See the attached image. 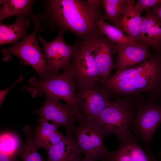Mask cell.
<instances>
[{
  "mask_svg": "<svg viewBox=\"0 0 161 161\" xmlns=\"http://www.w3.org/2000/svg\"><path fill=\"white\" fill-rule=\"evenodd\" d=\"M43 12L35 16L38 31L49 28L63 35L67 31L85 41L102 36L98 24L104 19L101 0H47Z\"/></svg>",
  "mask_w": 161,
  "mask_h": 161,
  "instance_id": "cell-1",
  "label": "cell"
},
{
  "mask_svg": "<svg viewBox=\"0 0 161 161\" xmlns=\"http://www.w3.org/2000/svg\"><path fill=\"white\" fill-rule=\"evenodd\" d=\"M75 86L74 78L66 70L57 75H49L38 79L32 78L22 88L27 90L33 97L44 94L64 100L75 109L80 120L83 118L77 101Z\"/></svg>",
  "mask_w": 161,
  "mask_h": 161,
  "instance_id": "cell-2",
  "label": "cell"
},
{
  "mask_svg": "<svg viewBox=\"0 0 161 161\" xmlns=\"http://www.w3.org/2000/svg\"><path fill=\"white\" fill-rule=\"evenodd\" d=\"M34 28L32 32L17 44L1 50L3 60L10 61L12 56L19 58L24 64L31 66L36 72L39 78L52 75L48 66L44 53L37 40L36 33L39 24L35 20Z\"/></svg>",
  "mask_w": 161,
  "mask_h": 161,
  "instance_id": "cell-3",
  "label": "cell"
},
{
  "mask_svg": "<svg viewBox=\"0 0 161 161\" xmlns=\"http://www.w3.org/2000/svg\"><path fill=\"white\" fill-rule=\"evenodd\" d=\"M78 121V126H74L71 131L84 157L92 161L103 158L109 151L103 141L107 133L93 120Z\"/></svg>",
  "mask_w": 161,
  "mask_h": 161,
  "instance_id": "cell-4",
  "label": "cell"
},
{
  "mask_svg": "<svg viewBox=\"0 0 161 161\" xmlns=\"http://www.w3.org/2000/svg\"><path fill=\"white\" fill-rule=\"evenodd\" d=\"M134 117L132 110L127 104L115 101L111 102L92 120L107 134H115L121 142L132 135L129 129Z\"/></svg>",
  "mask_w": 161,
  "mask_h": 161,
  "instance_id": "cell-5",
  "label": "cell"
},
{
  "mask_svg": "<svg viewBox=\"0 0 161 161\" xmlns=\"http://www.w3.org/2000/svg\"><path fill=\"white\" fill-rule=\"evenodd\" d=\"M89 40L79 41L78 52L66 69L74 78L77 88L95 84L100 77Z\"/></svg>",
  "mask_w": 161,
  "mask_h": 161,
  "instance_id": "cell-6",
  "label": "cell"
},
{
  "mask_svg": "<svg viewBox=\"0 0 161 161\" xmlns=\"http://www.w3.org/2000/svg\"><path fill=\"white\" fill-rule=\"evenodd\" d=\"M37 36L43 45L44 55L52 74L58 75L60 74V70H66L78 52L80 42L74 46L69 45L64 41L63 35L60 34L49 42L46 41L38 34Z\"/></svg>",
  "mask_w": 161,
  "mask_h": 161,
  "instance_id": "cell-7",
  "label": "cell"
},
{
  "mask_svg": "<svg viewBox=\"0 0 161 161\" xmlns=\"http://www.w3.org/2000/svg\"><path fill=\"white\" fill-rule=\"evenodd\" d=\"M77 88L76 100L82 119L93 120L111 103L105 91L96 84Z\"/></svg>",
  "mask_w": 161,
  "mask_h": 161,
  "instance_id": "cell-8",
  "label": "cell"
},
{
  "mask_svg": "<svg viewBox=\"0 0 161 161\" xmlns=\"http://www.w3.org/2000/svg\"><path fill=\"white\" fill-rule=\"evenodd\" d=\"M45 96L42 106L33 113L43 120L64 127L66 131H71L74 122L79 120L76 111L70 105L62 103L59 99L49 95Z\"/></svg>",
  "mask_w": 161,
  "mask_h": 161,
  "instance_id": "cell-9",
  "label": "cell"
},
{
  "mask_svg": "<svg viewBox=\"0 0 161 161\" xmlns=\"http://www.w3.org/2000/svg\"><path fill=\"white\" fill-rule=\"evenodd\" d=\"M161 122V105L152 103L142 109L134 117L131 127L134 134L143 140L146 151L150 150L153 135Z\"/></svg>",
  "mask_w": 161,
  "mask_h": 161,
  "instance_id": "cell-10",
  "label": "cell"
},
{
  "mask_svg": "<svg viewBox=\"0 0 161 161\" xmlns=\"http://www.w3.org/2000/svg\"><path fill=\"white\" fill-rule=\"evenodd\" d=\"M138 138L134 134L120 142L116 150L109 151L103 158L107 161H160V157L149 154L138 142Z\"/></svg>",
  "mask_w": 161,
  "mask_h": 161,
  "instance_id": "cell-11",
  "label": "cell"
},
{
  "mask_svg": "<svg viewBox=\"0 0 161 161\" xmlns=\"http://www.w3.org/2000/svg\"><path fill=\"white\" fill-rule=\"evenodd\" d=\"M161 79V70L154 72L131 79L107 82L100 79V83L116 92L131 93L141 91L155 86Z\"/></svg>",
  "mask_w": 161,
  "mask_h": 161,
  "instance_id": "cell-12",
  "label": "cell"
},
{
  "mask_svg": "<svg viewBox=\"0 0 161 161\" xmlns=\"http://www.w3.org/2000/svg\"><path fill=\"white\" fill-rule=\"evenodd\" d=\"M117 51L115 66L117 71L123 70L140 64L153 56L148 46L139 42L124 45L116 44Z\"/></svg>",
  "mask_w": 161,
  "mask_h": 161,
  "instance_id": "cell-13",
  "label": "cell"
},
{
  "mask_svg": "<svg viewBox=\"0 0 161 161\" xmlns=\"http://www.w3.org/2000/svg\"><path fill=\"white\" fill-rule=\"evenodd\" d=\"M89 42L100 77H109L114 66L112 49L115 43L107 37L102 36L90 40Z\"/></svg>",
  "mask_w": 161,
  "mask_h": 161,
  "instance_id": "cell-14",
  "label": "cell"
},
{
  "mask_svg": "<svg viewBox=\"0 0 161 161\" xmlns=\"http://www.w3.org/2000/svg\"><path fill=\"white\" fill-rule=\"evenodd\" d=\"M136 41L154 49L161 47V22L152 12L147 10L145 16L142 17V22Z\"/></svg>",
  "mask_w": 161,
  "mask_h": 161,
  "instance_id": "cell-15",
  "label": "cell"
},
{
  "mask_svg": "<svg viewBox=\"0 0 161 161\" xmlns=\"http://www.w3.org/2000/svg\"><path fill=\"white\" fill-rule=\"evenodd\" d=\"M47 161H76L82 152L72 131H66L61 140L46 150Z\"/></svg>",
  "mask_w": 161,
  "mask_h": 161,
  "instance_id": "cell-16",
  "label": "cell"
},
{
  "mask_svg": "<svg viewBox=\"0 0 161 161\" xmlns=\"http://www.w3.org/2000/svg\"><path fill=\"white\" fill-rule=\"evenodd\" d=\"M38 122L39 124L34 128V143L37 149L47 150L63 139L64 136L57 130L58 126L56 124L50 123L40 117Z\"/></svg>",
  "mask_w": 161,
  "mask_h": 161,
  "instance_id": "cell-17",
  "label": "cell"
},
{
  "mask_svg": "<svg viewBox=\"0 0 161 161\" xmlns=\"http://www.w3.org/2000/svg\"><path fill=\"white\" fill-rule=\"evenodd\" d=\"M161 70V58L153 57L146 61L126 69L117 71L113 75L102 80L114 82L130 80L156 71Z\"/></svg>",
  "mask_w": 161,
  "mask_h": 161,
  "instance_id": "cell-18",
  "label": "cell"
},
{
  "mask_svg": "<svg viewBox=\"0 0 161 161\" xmlns=\"http://www.w3.org/2000/svg\"><path fill=\"white\" fill-rule=\"evenodd\" d=\"M127 6L114 25L128 37L135 41L140 29L142 17L134 7V1L127 0Z\"/></svg>",
  "mask_w": 161,
  "mask_h": 161,
  "instance_id": "cell-19",
  "label": "cell"
},
{
  "mask_svg": "<svg viewBox=\"0 0 161 161\" xmlns=\"http://www.w3.org/2000/svg\"><path fill=\"white\" fill-rule=\"evenodd\" d=\"M30 21L28 18L17 16L15 23L11 25L0 24V45L10 44L15 45L20 39H24L28 35L27 31Z\"/></svg>",
  "mask_w": 161,
  "mask_h": 161,
  "instance_id": "cell-20",
  "label": "cell"
},
{
  "mask_svg": "<svg viewBox=\"0 0 161 161\" xmlns=\"http://www.w3.org/2000/svg\"><path fill=\"white\" fill-rule=\"evenodd\" d=\"M35 1L33 0H0V22L4 19L15 16L30 18L34 21L35 15L32 7Z\"/></svg>",
  "mask_w": 161,
  "mask_h": 161,
  "instance_id": "cell-21",
  "label": "cell"
},
{
  "mask_svg": "<svg viewBox=\"0 0 161 161\" xmlns=\"http://www.w3.org/2000/svg\"><path fill=\"white\" fill-rule=\"evenodd\" d=\"M23 131L26 136V141L21 146L18 156L22 161H46L38 152L34 142V133L29 126H25Z\"/></svg>",
  "mask_w": 161,
  "mask_h": 161,
  "instance_id": "cell-22",
  "label": "cell"
},
{
  "mask_svg": "<svg viewBox=\"0 0 161 161\" xmlns=\"http://www.w3.org/2000/svg\"><path fill=\"white\" fill-rule=\"evenodd\" d=\"M98 27L101 34L106 35L109 39L116 44L124 45L138 42L128 37L114 25L106 23L103 18L99 22Z\"/></svg>",
  "mask_w": 161,
  "mask_h": 161,
  "instance_id": "cell-23",
  "label": "cell"
},
{
  "mask_svg": "<svg viewBox=\"0 0 161 161\" xmlns=\"http://www.w3.org/2000/svg\"><path fill=\"white\" fill-rule=\"evenodd\" d=\"M104 10V19L114 24L126 8L127 0H101Z\"/></svg>",
  "mask_w": 161,
  "mask_h": 161,
  "instance_id": "cell-24",
  "label": "cell"
},
{
  "mask_svg": "<svg viewBox=\"0 0 161 161\" xmlns=\"http://www.w3.org/2000/svg\"><path fill=\"white\" fill-rule=\"evenodd\" d=\"M19 136L10 131L2 132L0 136V152L16 155L21 147Z\"/></svg>",
  "mask_w": 161,
  "mask_h": 161,
  "instance_id": "cell-25",
  "label": "cell"
},
{
  "mask_svg": "<svg viewBox=\"0 0 161 161\" xmlns=\"http://www.w3.org/2000/svg\"><path fill=\"white\" fill-rule=\"evenodd\" d=\"M161 3V0H138L134 4L137 11L141 15L143 11L148 10Z\"/></svg>",
  "mask_w": 161,
  "mask_h": 161,
  "instance_id": "cell-26",
  "label": "cell"
},
{
  "mask_svg": "<svg viewBox=\"0 0 161 161\" xmlns=\"http://www.w3.org/2000/svg\"><path fill=\"white\" fill-rule=\"evenodd\" d=\"M24 78V77L22 76L21 74V75L19 77L18 79L16 81L15 83L13 84L10 87L8 88L3 90H1L0 91V106L2 105V103L4 101L5 98L6 97V96L10 91V90L15 85H16L17 83L21 81Z\"/></svg>",
  "mask_w": 161,
  "mask_h": 161,
  "instance_id": "cell-27",
  "label": "cell"
},
{
  "mask_svg": "<svg viewBox=\"0 0 161 161\" xmlns=\"http://www.w3.org/2000/svg\"><path fill=\"white\" fill-rule=\"evenodd\" d=\"M16 155L10 154L0 152V161H19Z\"/></svg>",
  "mask_w": 161,
  "mask_h": 161,
  "instance_id": "cell-28",
  "label": "cell"
},
{
  "mask_svg": "<svg viewBox=\"0 0 161 161\" xmlns=\"http://www.w3.org/2000/svg\"><path fill=\"white\" fill-rule=\"evenodd\" d=\"M151 11L161 22V3L152 8V10Z\"/></svg>",
  "mask_w": 161,
  "mask_h": 161,
  "instance_id": "cell-29",
  "label": "cell"
},
{
  "mask_svg": "<svg viewBox=\"0 0 161 161\" xmlns=\"http://www.w3.org/2000/svg\"><path fill=\"white\" fill-rule=\"evenodd\" d=\"M76 161H92L87 159L85 157H84L83 158H80V159H78Z\"/></svg>",
  "mask_w": 161,
  "mask_h": 161,
  "instance_id": "cell-30",
  "label": "cell"
},
{
  "mask_svg": "<svg viewBox=\"0 0 161 161\" xmlns=\"http://www.w3.org/2000/svg\"><path fill=\"white\" fill-rule=\"evenodd\" d=\"M102 160V161H106L105 160Z\"/></svg>",
  "mask_w": 161,
  "mask_h": 161,
  "instance_id": "cell-31",
  "label": "cell"
}]
</instances>
